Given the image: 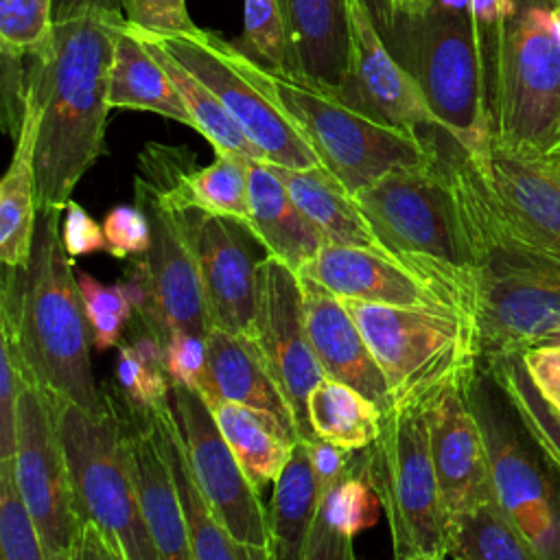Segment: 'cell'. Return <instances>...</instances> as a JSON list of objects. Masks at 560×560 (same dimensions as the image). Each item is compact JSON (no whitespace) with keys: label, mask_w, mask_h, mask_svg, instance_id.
I'll list each match as a JSON object with an SVG mask.
<instances>
[{"label":"cell","mask_w":560,"mask_h":560,"mask_svg":"<svg viewBox=\"0 0 560 560\" xmlns=\"http://www.w3.org/2000/svg\"><path fill=\"white\" fill-rule=\"evenodd\" d=\"M127 22L153 33H184L197 28L186 0H120Z\"/></svg>","instance_id":"47"},{"label":"cell","mask_w":560,"mask_h":560,"mask_svg":"<svg viewBox=\"0 0 560 560\" xmlns=\"http://www.w3.org/2000/svg\"><path fill=\"white\" fill-rule=\"evenodd\" d=\"M107 105L109 109L118 107L153 112L190 127L188 112L179 94L175 92L166 70L153 57V52L133 35L127 18L114 39L107 81Z\"/></svg>","instance_id":"31"},{"label":"cell","mask_w":560,"mask_h":560,"mask_svg":"<svg viewBox=\"0 0 560 560\" xmlns=\"http://www.w3.org/2000/svg\"><path fill=\"white\" fill-rule=\"evenodd\" d=\"M70 560H127L120 547L92 521H81Z\"/></svg>","instance_id":"52"},{"label":"cell","mask_w":560,"mask_h":560,"mask_svg":"<svg viewBox=\"0 0 560 560\" xmlns=\"http://www.w3.org/2000/svg\"><path fill=\"white\" fill-rule=\"evenodd\" d=\"M265 560H276V558H273V553H269Z\"/></svg>","instance_id":"57"},{"label":"cell","mask_w":560,"mask_h":560,"mask_svg":"<svg viewBox=\"0 0 560 560\" xmlns=\"http://www.w3.org/2000/svg\"><path fill=\"white\" fill-rule=\"evenodd\" d=\"M88 7H101V9H112V11H122L120 7V0H57L55 4V18L61 20V18H68L81 9H88Z\"/></svg>","instance_id":"53"},{"label":"cell","mask_w":560,"mask_h":560,"mask_svg":"<svg viewBox=\"0 0 560 560\" xmlns=\"http://www.w3.org/2000/svg\"><path fill=\"white\" fill-rule=\"evenodd\" d=\"M551 160H553V164H556V168H558V175H560V153H558V151H551Z\"/></svg>","instance_id":"56"},{"label":"cell","mask_w":560,"mask_h":560,"mask_svg":"<svg viewBox=\"0 0 560 560\" xmlns=\"http://www.w3.org/2000/svg\"><path fill=\"white\" fill-rule=\"evenodd\" d=\"M431 560H464V558H459V556L453 553V551H446V553H442V556H438V558H431Z\"/></svg>","instance_id":"55"},{"label":"cell","mask_w":560,"mask_h":560,"mask_svg":"<svg viewBox=\"0 0 560 560\" xmlns=\"http://www.w3.org/2000/svg\"><path fill=\"white\" fill-rule=\"evenodd\" d=\"M136 203L151 223V247L127 260L125 289L140 328L164 348L175 332L212 330L201 276L177 214L140 179H133Z\"/></svg>","instance_id":"12"},{"label":"cell","mask_w":560,"mask_h":560,"mask_svg":"<svg viewBox=\"0 0 560 560\" xmlns=\"http://www.w3.org/2000/svg\"><path fill=\"white\" fill-rule=\"evenodd\" d=\"M61 212L39 208L28 265L4 267L0 335L15 350L31 383L92 416H103L109 411V398L94 381L92 326L72 256L61 243Z\"/></svg>","instance_id":"2"},{"label":"cell","mask_w":560,"mask_h":560,"mask_svg":"<svg viewBox=\"0 0 560 560\" xmlns=\"http://www.w3.org/2000/svg\"><path fill=\"white\" fill-rule=\"evenodd\" d=\"M0 560H48L18 490L13 462L0 464Z\"/></svg>","instance_id":"40"},{"label":"cell","mask_w":560,"mask_h":560,"mask_svg":"<svg viewBox=\"0 0 560 560\" xmlns=\"http://www.w3.org/2000/svg\"><path fill=\"white\" fill-rule=\"evenodd\" d=\"M438 153L453 182L475 256L481 363L521 359L538 346H560V271L501 236L451 158Z\"/></svg>","instance_id":"6"},{"label":"cell","mask_w":560,"mask_h":560,"mask_svg":"<svg viewBox=\"0 0 560 560\" xmlns=\"http://www.w3.org/2000/svg\"><path fill=\"white\" fill-rule=\"evenodd\" d=\"M298 276L346 300L479 315L477 276L438 271L378 249L326 243Z\"/></svg>","instance_id":"14"},{"label":"cell","mask_w":560,"mask_h":560,"mask_svg":"<svg viewBox=\"0 0 560 560\" xmlns=\"http://www.w3.org/2000/svg\"><path fill=\"white\" fill-rule=\"evenodd\" d=\"M271 168L284 182L298 208L322 232L326 243L387 252L361 212L354 195L322 164L311 168H284L271 164Z\"/></svg>","instance_id":"30"},{"label":"cell","mask_w":560,"mask_h":560,"mask_svg":"<svg viewBox=\"0 0 560 560\" xmlns=\"http://www.w3.org/2000/svg\"><path fill=\"white\" fill-rule=\"evenodd\" d=\"M284 70L352 98L348 0H284Z\"/></svg>","instance_id":"24"},{"label":"cell","mask_w":560,"mask_h":560,"mask_svg":"<svg viewBox=\"0 0 560 560\" xmlns=\"http://www.w3.org/2000/svg\"><path fill=\"white\" fill-rule=\"evenodd\" d=\"M31 383L11 343L0 335V464L13 462L18 444V405Z\"/></svg>","instance_id":"44"},{"label":"cell","mask_w":560,"mask_h":560,"mask_svg":"<svg viewBox=\"0 0 560 560\" xmlns=\"http://www.w3.org/2000/svg\"><path fill=\"white\" fill-rule=\"evenodd\" d=\"M149 418L153 424L158 446L164 453L171 477L175 481V490L188 525L195 560H265L271 551H258L236 542L217 521L212 508L208 505L203 492L199 490L192 477L184 440L179 435V429L173 416L171 400L153 409Z\"/></svg>","instance_id":"29"},{"label":"cell","mask_w":560,"mask_h":560,"mask_svg":"<svg viewBox=\"0 0 560 560\" xmlns=\"http://www.w3.org/2000/svg\"><path fill=\"white\" fill-rule=\"evenodd\" d=\"M521 361L542 400L560 416V346L532 348Z\"/></svg>","instance_id":"49"},{"label":"cell","mask_w":560,"mask_h":560,"mask_svg":"<svg viewBox=\"0 0 560 560\" xmlns=\"http://www.w3.org/2000/svg\"><path fill=\"white\" fill-rule=\"evenodd\" d=\"M448 551L464 560H545L497 501L462 516L448 529Z\"/></svg>","instance_id":"37"},{"label":"cell","mask_w":560,"mask_h":560,"mask_svg":"<svg viewBox=\"0 0 560 560\" xmlns=\"http://www.w3.org/2000/svg\"><path fill=\"white\" fill-rule=\"evenodd\" d=\"M122 22V11L81 9L57 20L48 50L28 59L26 81L42 103L37 210H66L74 186L105 153L107 81Z\"/></svg>","instance_id":"1"},{"label":"cell","mask_w":560,"mask_h":560,"mask_svg":"<svg viewBox=\"0 0 560 560\" xmlns=\"http://www.w3.org/2000/svg\"><path fill=\"white\" fill-rule=\"evenodd\" d=\"M291 407L300 440H317L308 422V396L326 376L306 330L304 291L298 271L278 258L258 262L256 315L249 335Z\"/></svg>","instance_id":"17"},{"label":"cell","mask_w":560,"mask_h":560,"mask_svg":"<svg viewBox=\"0 0 560 560\" xmlns=\"http://www.w3.org/2000/svg\"><path fill=\"white\" fill-rule=\"evenodd\" d=\"M372 13L389 50L416 81L442 129L472 158H488L490 101L470 0H431L416 13L378 4Z\"/></svg>","instance_id":"3"},{"label":"cell","mask_w":560,"mask_h":560,"mask_svg":"<svg viewBox=\"0 0 560 560\" xmlns=\"http://www.w3.org/2000/svg\"><path fill=\"white\" fill-rule=\"evenodd\" d=\"M42 122V103L26 81L24 114L13 140V158L0 182V258L4 267H26L37 223L35 149Z\"/></svg>","instance_id":"27"},{"label":"cell","mask_w":560,"mask_h":560,"mask_svg":"<svg viewBox=\"0 0 560 560\" xmlns=\"http://www.w3.org/2000/svg\"><path fill=\"white\" fill-rule=\"evenodd\" d=\"M446 151L492 228L560 271V175L551 153L490 140L488 158H472L457 140Z\"/></svg>","instance_id":"11"},{"label":"cell","mask_w":560,"mask_h":560,"mask_svg":"<svg viewBox=\"0 0 560 560\" xmlns=\"http://www.w3.org/2000/svg\"><path fill=\"white\" fill-rule=\"evenodd\" d=\"M171 210H201L249 223V162L217 153L208 166L195 164L186 147L149 142L138 155V175Z\"/></svg>","instance_id":"21"},{"label":"cell","mask_w":560,"mask_h":560,"mask_svg":"<svg viewBox=\"0 0 560 560\" xmlns=\"http://www.w3.org/2000/svg\"><path fill=\"white\" fill-rule=\"evenodd\" d=\"M247 230L267 256L300 271L326 245L322 232L306 219L284 182L267 162H249Z\"/></svg>","instance_id":"28"},{"label":"cell","mask_w":560,"mask_h":560,"mask_svg":"<svg viewBox=\"0 0 560 560\" xmlns=\"http://www.w3.org/2000/svg\"><path fill=\"white\" fill-rule=\"evenodd\" d=\"M302 560H357L352 538L335 529L319 512L313 523Z\"/></svg>","instance_id":"51"},{"label":"cell","mask_w":560,"mask_h":560,"mask_svg":"<svg viewBox=\"0 0 560 560\" xmlns=\"http://www.w3.org/2000/svg\"><path fill=\"white\" fill-rule=\"evenodd\" d=\"M13 472L46 558L70 560L81 518L59 438L55 398L35 383H26L18 405Z\"/></svg>","instance_id":"15"},{"label":"cell","mask_w":560,"mask_h":560,"mask_svg":"<svg viewBox=\"0 0 560 560\" xmlns=\"http://www.w3.org/2000/svg\"><path fill=\"white\" fill-rule=\"evenodd\" d=\"M61 243L68 252V256H88L94 252H107V241L103 225H98L88 210L70 199L63 210V221H61Z\"/></svg>","instance_id":"48"},{"label":"cell","mask_w":560,"mask_h":560,"mask_svg":"<svg viewBox=\"0 0 560 560\" xmlns=\"http://www.w3.org/2000/svg\"><path fill=\"white\" fill-rule=\"evenodd\" d=\"M306 446H308L313 470L319 479V486H322L324 494L332 486H337L346 475H350L354 470L352 451H346V448H341L337 444H330V442H324L319 438L313 440V442H306Z\"/></svg>","instance_id":"50"},{"label":"cell","mask_w":560,"mask_h":560,"mask_svg":"<svg viewBox=\"0 0 560 560\" xmlns=\"http://www.w3.org/2000/svg\"><path fill=\"white\" fill-rule=\"evenodd\" d=\"M322 499L324 492L313 470L308 446L298 440L287 466L273 481L269 503L271 553L276 560H302Z\"/></svg>","instance_id":"32"},{"label":"cell","mask_w":560,"mask_h":560,"mask_svg":"<svg viewBox=\"0 0 560 560\" xmlns=\"http://www.w3.org/2000/svg\"><path fill=\"white\" fill-rule=\"evenodd\" d=\"M144 33L164 46L221 101L267 164L284 168H311L319 164L295 125L241 70L232 42L201 26L184 33Z\"/></svg>","instance_id":"13"},{"label":"cell","mask_w":560,"mask_h":560,"mask_svg":"<svg viewBox=\"0 0 560 560\" xmlns=\"http://www.w3.org/2000/svg\"><path fill=\"white\" fill-rule=\"evenodd\" d=\"M164 352L171 381L201 392L206 381L208 337L197 332H175L166 343Z\"/></svg>","instance_id":"46"},{"label":"cell","mask_w":560,"mask_h":560,"mask_svg":"<svg viewBox=\"0 0 560 560\" xmlns=\"http://www.w3.org/2000/svg\"><path fill=\"white\" fill-rule=\"evenodd\" d=\"M381 508L376 490L354 468L324 494L319 512L335 529L354 538L359 532L376 525Z\"/></svg>","instance_id":"43"},{"label":"cell","mask_w":560,"mask_h":560,"mask_svg":"<svg viewBox=\"0 0 560 560\" xmlns=\"http://www.w3.org/2000/svg\"><path fill=\"white\" fill-rule=\"evenodd\" d=\"M470 387L472 383L453 385L427 407L446 536L462 516L497 501L486 435L470 400Z\"/></svg>","instance_id":"19"},{"label":"cell","mask_w":560,"mask_h":560,"mask_svg":"<svg viewBox=\"0 0 560 560\" xmlns=\"http://www.w3.org/2000/svg\"><path fill=\"white\" fill-rule=\"evenodd\" d=\"M470 400L486 435L494 499L499 508L538 549V553L545 560H551V549L560 538V527L549 486L540 468L512 433L510 422L499 413L488 392L479 387L477 378L470 387Z\"/></svg>","instance_id":"20"},{"label":"cell","mask_w":560,"mask_h":560,"mask_svg":"<svg viewBox=\"0 0 560 560\" xmlns=\"http://www.w3.org/2000/svg\"><path fill=\"white\" fill-rule=\"evenodd\" d=\"M429 2L431 0H381V7L400 11V13H416V11H422Z\"/></svg>","instance_id":"54"},{"label":"cell","mask_w":560,"mask_h":560,"mask_svg":"<svg viewBox=\"0 0 560 560\" xmlns=\"http://www.w3.org/2000/svg\"><path fill=\"white\" fill-rule=\"evenodd\" d=\"M354 199L392 256L455 276H475L459 201L438 147L427 164L394 168Z\"/></svg>","instance_id":"8"},{"label":"cell","mask_w":560,"mask_h":560,"mask_svg":"<svg viewBox=\"0 0 560 560\" xmlns=\"http://www.w3.org/2000/svg\"><path fill=\"white\" fill-rule=\"evenodd\" d=\"M125 420L131 468L158 558L195 560L184 510L166 457L158 446L151 418L149 413H131L125 407Z\"/></svg>","instance_id":"25"},{"label":"cell","mask_w":560,"mask_h":560,"mask_svg":"<svg viewBox=\"0 0 560 560\" xmlns=\"http://www.w3.org/2000/svg\"><path fill=\"white\" fill-rule=\"evenodd\" d=\"M553 151H558V153H560V140H558V147H556V149H553Z\"/></svg>","instance_id":"58"},{"label":"cell","mask_w":560,"mask_h":560,"mask_svg":"<svg viewBox=\"0 0 560 560\" xmlns=\"http://www.w3.org/2000/svg\"><path fill=\"white\" fill-rule=\"evenodd\" d=\"M475 22L492 138L551 153L560 140V0H508L501 20Z\"/></svg>","instance_id":"5"},{"label":"cell","mask_w":560,"mask_h":560,"mask_svg":"<svg viewBox=\"0 0 560 560\" xmlns=\"http://www.w3.org/2000/svg\"><path fill=\"white\" fill-rule=\"evenodd\" d=\"M57 0H0V57L28 61L44 55L55 33Z\"/></svg>","instance_id":"39"},{"label":"cell","mask_w":560,"mask_h":560,"mask_svg":"<svg viewBox=\"0 0 560 560\" xmlns=\"http://www.w3.org/2000/svg\"><path fill=\"white\" fill-rule=\"evenodd\" d=\"M55 407L79 518L96 523L127 560H160L131 468L125 411L116 400L103 416L61 398H55Z\"/></svg>","instance_id":"9"},{"label":"cell","mask_w":560,"mask_h":560,"mask_svg":"<svg viewBox=\"0 0 560 560\" xmlns=\"http://www.w3.org/2000/svg\"><path fill=\"white\" fill-rule=\"evenodd\" d=\"M361 328L394 402H431L453 385L479 376L477 313L400 308L341 298Z\"/></svg>","instance_id":"7"},{"label":"cell","mask_w":560,"mask_h":560,"mask_svg":"<svg viewBox=\"0 0 560 560\" xmlns=\"http://www.w3.org/2000/svg\"><path fill=\"white\" fill-rule=\"evenodd\" d=\"M133 35L153 52V57L162 63L166 70L175 92L179 94L190 127L197 129L214 149V153H234L245 158L247 162H265L258 149L249 142V138L241 131V127L234 122V118L228 114V109L221 105V101L184 66L179 63L164 46H160L153 37H149L142 28L127 22Z\"/></svg>","instance_id":"34"},{"label":"cell","mask_w":560,"mask_h":560,"mask_svg":"<svg viewBox=\"0 0 560 560\" xmlns=\"http://www.w3.org/2000/svg\"><path fill=\"white\" fill-rule=\"evenodd\" d=\"M300 280L308 339L324 374L354 387L383 413L389 411L394 396L387 378L343 300L311 280Z\"/></svg>","instance_id":"23"},{"label":"cell","mask_w":560,"mask_h":560,"mask_svg":"<svg viewBox=\"0 0 560 560\" xmlns=\"http://www.w3.org/2000/svg\"><path fill=\"white\" fill-rule=\"evenodd\" d=\"M103 232L107 241V252L114 258L129 260L151 247V223L147 212L138 203L112 208L105 214Z\"/></svg>","instance_id":"45"},{"label":"cell","mask_w":560,"mask_h":560,"mask_svg":"<svg viewBox=\"0 0 560 560\" xmlns=\"http://www.w3.org/2000/svg\"><path fill=\"white\" fill-rule=\"evenodd\" d=\"M232 46L241 70L278 105L304 136L319 164L352 195L394 168L433 160L435 133L427 138L389 125L354 98L289 70L269 68L234 42Z\"/></svg>","instance_id":"4"},{"label":"cell","mask_w":560,"mask_h":560,"mask_svg":"<svg viewBox=\"0 0 560 560\" xmlns=\"http://www.w3.org/2000/svg\"><path fill=\"white\" fill-rule=\"evenodd\" d=\"M308 422L315 438L357 453L378 440L383 411L354 387L324 376L308 396Z\"/></svg>","instance_id":"35"},{"label":"cell","mask_w":560,"mask_h":560,"mask_svg":"<svg viewBox=\"0 0 560 560\" xmlns=\"http://www.w3.org/2000/svg\"><path fill=\"white\" fill-rule=\"evenodd\" d=\"M114 376L122 405L131 413H151L171 400V376L164 346L144 328L129 343L118 346Z\"/></svg>","instance_id":"36"},{"label":"cell","mask_w":560,"mask_h":560,"mask_svg":"<svg viewBox=\"0 0 560 560\" xmlns=\"http://www.w3.org/2000/svg\"><path fill=\"white\" fill-rule=\"evenodd\" d=\"M171 407L192 477L221 527L245 547L271 551L269 508L234 457L203 394L173 383Z\"/></svg>","instance_id":"16"},{"label":"cell","mask_w":560,"mask_h":560,"mask_svg":"<svg viewBox=\"0 0 560 560\" xmlns=\"http://www.w3.org/2000/svg\"><path fill=\"white\" fill-rule=\"evenodd\" d=\"M427 402H394L378 440L354 468L385 510L394 560H431L448 551L444 512L431 457Z\"/></svg>","instance_id":"10"},{"label":"cell","mask_w":560,"mask_h":560,"mask_svg":"<svg viewBox=\"0 0 560 560\" xmlns=\"http://www.w3.org/2000/svg\"><path fill=\"white\" fill-rule=\"evenodd\" d=\"M208 405L228 400L276 416L282 427L300 438L295 418L284 400L256 341L223 328L208 332L206 381L201 389Z\"/></svg>","instance_id":"26"},{"label":"cell","mask_w":560,"mask_h":560,"mask_svg":"<svg viewBox=\"0 0 560 560\" xmlns=\"http://www.w3.org/2000/svg\"><path fill=\"white\" fill-rule=\"evenodd\" d=\"M348 11L352 37V98L400 129L427 138L444 131L416 81L383 39L370 0H348Z\"/></svg>","instance_id":"22"},{"label":"cell","mask_w":560,"mask_h":560,"mask_svg":"<svg viewBox=\"0 0 560 560\" xmlns=\"http://www.w3.org/2000/svg\"><path fill=\"white\" fill-rule=\"evenodd\" d=\"M256 61L284 70L287 66V33H284V0H245L243 33L234 42Z\"/></svg>","instance_id":"42"},{"label":"cell","mask_w":560,"mask_h":560,"mask_svg":"<svg viewBox=\"0 0 560 560\" xmlns=\"http://www.w3.org/2000/svg\"><path fill=\"white\" fill-rule=\"evenodd\" d=\"M192 249L212 328L252 335L258 291V262L252 232L232 219L201 210H173ZM256 241V238H254Z\"/></svg>","instance_id":"18"},{"label":"cell","mask_w":560,"mask_h":560,"mask_svg":"<svg viewBox=\"0 0 560 560\" xmlns=\"http://www.w3.org/2000/svg\"><path fill=\"white\" fill-rule=\"evenodd\" d=\"M210 407L241 468L254 488L262 492L278 479L300 438L289 433L282 422L267 411L228 400Z\"/></svg>","instance_id":"33"},{"label":"cell","mask_w":560,"mask_h":560,"mask_svg":"<svg viewBox=\"0 0 560 560\" xmlns=\"http://www.w3.org/2000/svg\"><path fill=\"white\" fill-rule=\"evenodd\" d=\"M494 383L501 387L521 424L549 462L560 470V416L542 400L534 387L521 359H505L486 365Z\"/></svg>","instance_id":"38"},{"label":"cell","mask_w":560,"mask_h":560,"mask_svg":"<svg viewBox=\"0 0 560 560\" xmlns=\"http://www.w3.org/2000/svg\"><path fill=\"white\" fill-rule=\"evenodd\" d=\"M77 280L85 315L92 326L94 348L98 352H105L107 348L120 346V332L133 313V304L127 295L122 280L103 284L85 271L77 273Z\"/></svg>","instance_id":"41"}]
</instances>
